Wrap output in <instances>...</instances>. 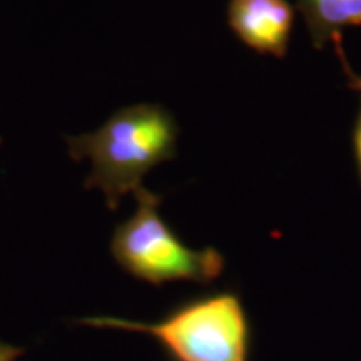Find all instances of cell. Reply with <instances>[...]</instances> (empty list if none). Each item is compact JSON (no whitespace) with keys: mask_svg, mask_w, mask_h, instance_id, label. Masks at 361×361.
I'll return each instance as SVG.
<instances>
[{"mask_svg":"<svg viewBox=\"0 0 361 361\" xmlns=\"http://www.w3.org/2000/svg\"><path fill=\"white\" fill-rule=\"evenodd\" d=\"M314 49H324L343 29L361 25V0H298Z\"/></svg>","mask_w":361,"mask_h":361,"instance_id":"5","label":"cell"},{"mask_svg":"<svg viewBox=\"0 0 361 361\" xmlns=\"http://www.w3.org/2000/svg\"><path fill=\"white\" fill-rule=\"evenodd\" d=\"M333 42H335L336 54H338V57H340L343 69H345V74H346V79H348V84H350L351 87H353L355 90H360V92H361V75L356 74V72L350 67V64H348V59H346L345 52H343V42H341V37L333 39Z\"/></svg>","mask_w":361,"mask_h":361,"instance_id":"6","label":"cell"},{"mask_svg":"<svg viewBox=\"0 0 361 361\" xmlns=\"http://www.w3.org/2000/svg\"><path fill=\"white\" fill-rule=\"evenodd\" d=\"M353 147H355L356 164H358L360 178H361V111H360V114H358V119H356L355 130H353Z\"/></svg>","mask_w":361,"mask_h":361,"instance_id":"8","label":"cell"},{"mask_svg":"<svg viewBox=\"0 0 361 361\" xmlns=\"http://www.w3.org/2000/svg\"><path fill=\"white\" fill-rule=\"evenodd\" d=\"M228 25L251 51L283 59L295 25V7L288 0H229Z\"/></svg>","mask_w":361,"mask_h":361,"instance_id":"4","label":"cell"},{"mask_svg":"<svg viewBox=\"0 0 361 361\" xmlns=\"http://www.w3.org/2000/svg\"><path fill=\"white\" fill-rule=\"evenodd\" d=\"M179 126L161 104H135L116 111L94 133L67 135L71 159L90 161L85 189H99L111 211L161 162L176 157Z\"/></svg>","mask_w":361,"mask_h":361,"instance_id":"1","label":"cell"},{"mask_svg":"<svg viewBox=\"0 0 361 361\" xmlns=\"http://www.w3.org/2000/svg\"><path fill=\"white\" fill-rule=\"evenodd\" d=\"M20 355H24V350L19 346L0 341V361H16Z\"/></svg>","mask_w":361,"mask_h":361,"instance_id":"7","label":"cell"},{"mask_svg":"<svg viewBox=\"0 0 361 361\" xmlns=\"http://www.w3.org/2000/svg\"><path fill=\"white\" fill-rule=\"evenodd\" d=\"M135 213L117 224L111 238V256L124 273L152 286L168 283H214L226 261L214 247L192 250L184 245L159 213L162 197L137 189Z\"/></svg>","mask_w":361,"mask_h":361,"instance_id":"3","label":"cell"},{"mask_svg":"<svg viewBox=\"0 0 361 361\" xmlns=\"http://www.w3.org/2000/svg\"><path fill=\"white\" fill-rule=\"evenodd\" d=\"M0 144H2V139H0Z\"/></svg>","mask_w":361,"mask_h":361,"instance_id":"9","label":"cell"},{"mask_svg":"<svg viewBox=\"0 0 361 361\" xmlns=\"http://www.w3.org/2000/svg\"><path fill=\"white\" fill-rule=\"evenodd\" d=\"M78 323L151 336L169 361H251L252 324L241 295L233 290L188 298L152 323L117 316Z\"/></svg>","mask_w":361,"mask_h":361,"instance_id":"2","label":"cell"}]
</instances>
